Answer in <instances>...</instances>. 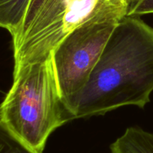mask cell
I'll use <instances>...</instances> for the list:
<instances>
[{
  "instance_id": "6da1fadb",
  "label": "cell",
  "mask_w": 153,
  "mask_h": 153,
  "mask_svg": "<svg viewBox=\"0 0 153 153\" xmlns=\"http://www.w3.org/2000/svg\"><path fill=\"white\" fill-rule=\"evenodd\" d=\"M153 91V28L138 16L120 21L86 85L67 108L70 119L143 108Z\"/></svg>"
},
{
  "instance_id": "7a4b0ae2",
  "label": "cell",
  "mask_w": 153,
  "mask_h": 153,
  "mask_svg": "<svg viewBox=\"0 0 153 153\" xmlns=\"http://www.w3.org/2000/svg\"><path fill=\"white\" fill-rule=\"evenodd\" d=\"M68 120L52 53L13 67V84L0 108L2 131L27 150L43 153L51 134Z\"/></svg>"
},
{
  "instance_id": "3957f363",
  "label": "cell",
  "mask_w": 153,
  "mask_h": 153,
  "mask_svg": "<svg viewBox=\"0 0 153 153\" xmlns=\"http://www.w3.org/2000/svg\"><path fill=\"white\" fill-rule=\"evenodd\" d=\"M127 15L123 10L98 15L71 31L52 52L66 110L85 88L114 30Z\"/></svg>"
},
{
  "instance_id": "277c9868",
  "label": "cell",
  "mask_w": 153,
  "mask_h": 153,
  "mask_svg": "<svg viewBox=\"0 0 153 153\" xmlns=\"http://www.w3.org/2000/svg\"><path fill=\"white\" fill-rule=\"evenodd\" d=\"M128 9L120 0H48L26 34L13 46L14 67L46 58L71 31L95 16Z\"/></svg>"
},
{
  "instance_id": "5b68a950",
  "label": "cell",
  "mask_w": 153,
  "mask_h": 153,
  "mask_svg": "<svg viewBox=\"0 0 153 153\" xmlns=\"http://www.w3.org/2000/svg\"><path fill=\"white\" fill-rule=\"evenodd\" d=\"M111 153H153V133L129 127L110 146Z\"/></svg>"
},
{
  "instance_id": "8992f818",
  "label": "cell",
  "mask_w": 153,
  "mask_h": 153,
  "mask_svg": "<svg viewBox=\"0 0 153 153\" xmlns=\"http://www.w3.org/2000/svg\"><path fill=\"white\" fill-rule=\"evenodd\" d=\"M31 0H0V25L12 38L20 30Z\"/></svg>"
},
{
  "instance_id": "52a82bcc",
  "label": "cell",
  "mask_w": 153,
  "mask_h": 153,
  "mask_svg": "<svg viewBox=\"0 0 153 153\" xmlns=\"http://www.w3.org/2000/svg\"><path fill=\"white\" fill-rule=\"evenodd\" d=\"M0 153H32L27 150L10 138L4 131H1Z\"/></svg>"
},
{
  "instance_id": "ba28073f",
  "label": "cell",
  "mask_w": 153,
  "mask_h": 153,
  "mask_svg": "<svg viewBox=\"0 0 153 153\" xmlns=\"http://www.w3.org/2000/svg\"><path fill=\"white\" fill-rule=\"evenodd\" d=\"M153 13V0H137L129 9L127 16H140Z\"/></svg>"
},
{
  "instance_id": "9c48e42d",
  "label": "cell",
  "mask_w": 153,
  "mask_h": 153,
  "mask_svg": "<svg viewBox=\"0 0 153 153\" xmlns=\"http://www.w3.org/2000/svg\"><path fill=\"white\" fill-rule=\"evenodd\" d=\"M120 1H123V2L126 3V4L128 5V7H129L130 9L131 7H132L133 4H134L136 2H137V0H120ZM129 9H128V10H129Z\"/></svg>"
}]
</instances>
